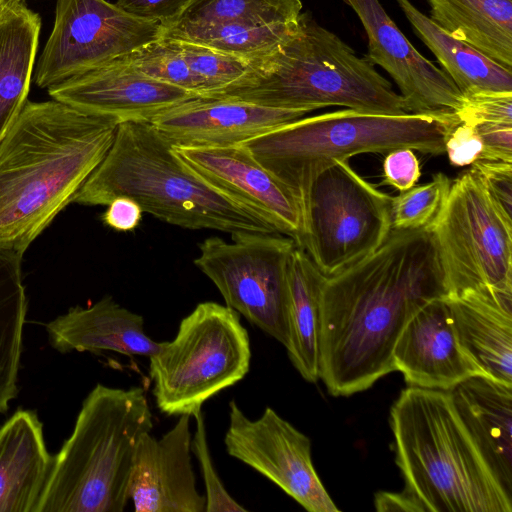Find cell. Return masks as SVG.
<instances>
[{"mask_svg": "<svg viewBox=\"0 0 512 512\" xmlns=\"http://www.w3.org/2000/svg\"><path fill=\"white\" fill-rule=\"evenodd\" d=\"M224 444L229 456L265 476L307 511H339L314 468L311 440L271 407L250 419L230 401Z\"/></svg>", "mask_w": 512, "mask_h": 512, "instance_id": "cell-13", "label": "cell"}, {"mask_svg": "<svg viewBox=\"0 0 512 512\" xmlns=\"http://www.w3.org/2000/svg\"><path fill=\"white\" fill-rule=\"evenodd\" d=\"M136 201L154 217L187 229L278 233L257 212L211 185L174 151L150 122H122L104 159L71 203L107 206Z\"/></svg>", "mask_w": 512, "mask_h": 512, "instance_id": "cell-4", "label": "cell"}, {"mask_svg": "<svg viewBox=\"0 0 512 512\" xmlns=\"http://www.w3.org/2000/svg\"><path fill=\"white\" fill-rule=\"evenodd\" d=\"M459 122L512 124V92H484L463 96L456 112Z\"/></svg>", "mask_w": 512, "mask_h": 512, "instance_id": "cell-35", "label": "cell"}, {"mask_svg": "<svg viewBox=\"0 0 512 512\" xmlns=\"http://www.w3.org/2000/svg\"><path fill=\"white\" fill-rule=\"evenodd\" d=\"M472 125L477 129L483 143L481 160L512 162V124L478 123Z\"/></svg>", "mask_w": 512, "mask_h": 512, "instance_id": "cell-40", "label": "cell"}, {"mask_svg": "<svg viewBox=\"0 0 512 512\" xmlns=\"http://www.w3.org/2000/svg\"><path fill=\"white\" fill-rule=\"evenodd\" d=\"M118 122L27 101L0 140V249L24 254L109 151Z\"/></svg>", "mask_w": 512, "mask_h": 512, "instance_id": "cell-2", "label": "cell"}, {"mask_svg": "<svg viewBox=\"0 0 512 512\" xmlns=\"http://www.w3.org/2000/svg\"><path fill=\"white\" fill-rule=\"evenodd\" d=\"M428 227L448 297L484 289L512 293V217L472 168L452 182Z\"/></svg>", "mask_w": 512, "mask_h": 512, "instance_id": "cell-10", "label": "cell"}, {"mask_svg": "<svg viewBox=\"0 0 512 512\" xmlns=\"http://www.w3.org/2000/svg\"><path fill=\"white\" fill-rule=\"evenodd\" d=\"M22 258L0 249V414L18 395V373L23 351L27 298L23 284Z\"/></svg>", "mask_w": 512, "mask_h": 512, "instance_id": "cell-28", "label": "cell"}, {"mask_svg": "<svg viewBox=\"0 0 512 512\" xmlns=\"http://www.w3.org/2000/svg\"><path fill=\"white\" fill-rule=\"evenodd\" d=\"M196 430L191 440V450L199 462L205 485V512H243L248 511L237 502L223 485L211 457L207 441L204 414L201 411L193 415Z\"/></svg>", "mask_w": 512, "mask_h": 512, "instance_id": "cell-34", "label": "cell"}, {"mask_svg": "<svg viewBox=\"0 0 512 512\" xmlns=\"http://www.w3.org/2000/svg\"><path fill=\"white\" fill-rule=\"evenodd\" d=\"M452 181L443 173L428 183L413 186L392 197V229L411 230L427 226L441 208Z\"/></svg>", "mask_w": 512, "mask_h": 512, "instance_id": "cell-32", "label": "cell"}, {"mask_svg": "<svg viewBox=\"0 0 512 512\" xmlns=\"http://www.w3.org/2000/svg\"><path fill=\"white\" fill-rule=\"evenodd\" d=\"M174 151L211 185L257 212L278 233L298 242L302 229L300 198L259 163L242 144L220 147L174 146Z\"/></svg>", "mask_w": 512, "mask_h": 512, "instance_id": "cell-15", "label": "cell"}, {"mask_svg": "<svg viewBox=\"0 0 512 512\" xmlns=\"http://www.w3.org/2000/svg\"><path fill=\"white\" fill-rule=\"evenodd\" d=\"M152 416L142 387L97 384L54 456L36 512H123L136 448L151 432Z\"/></svg>", "mask_w": 512, "mask_h": 512, "instance_id": "cell-6", "label": "cell"}, {"mask_svg": "<svg viewBox=\"0 0 512 512\" xmlns=\"http://www.w3.org/2000/svg\"><path fill=\"white\" fill-rule=\"evenodd\" d=\"M46 331L50 345L61 354L112 351L150 357L161 346L145 333L143 317L122 307L111 296L87 308H70L49 322Z\"/></svg>", "mask_w": 512, "mask_h": 512, "instance_id": "cell-20", "label": "cell"}, {"mask_svg": "<svg viewBox=\"0 0 512 512\" xmlns=\"http://www.w3.org/2000/svg\"><path fill=\"white\" fill-rule=\"evenodd\" d=\"M385 155L381 185H390L401 192L415 186L421 172L414 150L402 148Z\"/></svg>", "mask_w": 512, "mask_h": 512, "instance_id": "cell-39", "label": "cell"}, {"mask_svg": "<svg viewBox=\"0 0 512 512\" xmlns=\"http://www.w3.org/2000/svg\"><path fill=\"white\" fill-rule=\"evenodd\" d=\"M298 22L171 25L163 28L161 37L203 45L250 61L265 55L288 39L295 32Z\"/></svg>", "mask_w": 512, "mask_h": 512, "instance_id": "cell-29", "label": "cell"}, {"mask_svg": "<svg viewBox=\"0 0 512 512\" xmlns=\"http://www.w3.org/2000/svg\"><path fill=\"white\" fill-rule=\"evenodd\" d=\"M308 113L196 97L162 111L150 123L174 146L220 147L242 144Z\"/></svg>", "mask_w": 512, "mask_h": 512, "instance_id": "cell-18", "label": "cell"}, {"mask_svg": "<svg viewBox=\"0 0 512 512\" xmlns=\"http://www.w3.org/2000/svg\"><path fill=\"white\" fill-rule=\"evenodd\" d=\"M326 276L308 254L296 245L288 270V344L285 347L294 368L303 379H320V296Z\"/></svg>", "mask_w": 512, "mask_h": 512, "instance_id": "cell-25", "label": "cell"}, {"mask_svg": "<svg viewBox=\"0 0 512 512\" xmlns=\"http://www.w3.org/2000/svg\"><path fill=\"white\" fill-rule=\"evenodd\" d=\"M21 3H24V0H0V19Z\"/></svg>", "mask_w": 512, "mask_h": 512, "instance_id": "cell-42", "label": "cell"}, {"mask_svg": "<svg viewBox=\"0 0 512 512\" xmlns=\"http://www.w3.org/2000/svg\"><path fill=\"white\" fill-rule=\"evenodd\" d=\"M162 30L159 23L133 17L106 0H57L35 84L49 88L126 56L159 39Z\"/></svg>", "mask_w": 512, "mask_h": 512, "instance_id": "cell-12", "label": "cell"}, {"mask_svg": "<svg viewBox=\"0 0 512 512\" xmlns=\"http://www.w3.org/2000/svg\"><path fill=\"white\" fill-rule=\"evenodd\" d=\"M395 1L463 96L512 92V70L501 66L470 44L450 36L410 0Z\"/></svg>", "mask_w": 512, "mask_h": 512, "instance_id": "cell-24", "label": "cell"}, {"mask_svg": "<svg viewBox=\"0 0 512 512\" xmlns=\"http://www.w3.org/2000/svg\"><path fill=\"white\" fill-rule=\"evenodd\" d=\"M190 415L155 438L140 439L134 457L129 498L138 512H205V495L192 467Z\"/></svg>", "mask_w": 512, "mask_h": 512, "instance_id": "cell-17", "label": "cell"}, {"mask_svg": "<svg viewBox=\"0 0 512 512\" xmlns=\"http://www.w3.org/2000/svg\"><path fill=\"white\" fill-rule=\"evenodd\" d=\"M430 19L512 70V0H427Z\"/></svg>", "mask_w": 512, "mask_h": 512, "instance_id": "cell-26", "label": "cell"}, {"mask_svg": "<svg viewBox=\"0 0 512 512\" xmlns=\"http://www.w3.org/2000/svg\"><path fill=\"white\" fill-rule=\"evenodd\" d=\"M445 153L450 164L456 167L469 166L481 160L483 143L475 126L459 122L446 139Z\"/></svg>", "mask_w": 512, "mask_h": 512, "instance_id": "cell-38", "label": "cell"}, {"mask_svg": "<svg viewBox=\"0 0 512 512\" xmlns=\"http://www.w3.org/2000/svg\"><path fill=\"white\" fill-rule=\"evenodd\" d=\"M458 123L455 115H393L345 108L299 118L242 145L302 203L312 179L334 162L402 148L440 155Z\"/></svg>", "mask_w": 512, "mask_h": 512, "instance_id": "cell-7", "label": "cell"}, {"mask_svg": "<svg viewBox=\"0 0 512 512\" xmlns=\"http://www.w3.org/2000/svg\"><path fill=\"white\" fill-rule=\"evenodd\" d=\"M208 98L315 111L340 106L381 114L409 113L402 96L338 35L301 14L295 32L270 52L249 61L246 72Z\"/></svg>", "mask_w": 512, "mask_h": 512, "instance_id": "cell-5", "label": "cell"}, {"mask_svg": "<svg viewBox=\"0 0 512 512\" xmlns=\"http://www.w3.org/2000/svg\"><path fill=\"white\" fill-rule=\"evenodd\" d=\"M471 168L504 213L512 217V162L478 160Z\"/></svg>", "mask_w": 512, "mask_h": 512, "instance_id": "cell-36", "label": "cell"}, {"mask_svg": "<svg viewBox=\"0 0 512 512\" xmlns=\"http://www.w3.org/2000/svg\"><path fill=\"white\" fill-rule=\"evenodd\" d=\"M394 370L410 387L450 391L482 370L461 348L446 298L420 309L393 350Z\"/></svg>", "mask_w": 512, "mask_h": 512, "instance_id": "cell-19", "label": "cell"}, {"mask_svg": "<svg viewBox=\"0 0 512 512\" xmlns=\"http://www.w3.org/2000/svg\"><path fill=\"white\" fill-rule=\"evenodd\" d=\"M392 197L360 176L348 160L319 172L302 197L296 245L332 276L380 247L392 230Z\"/></svg>", "mask_w": 512, "mask_h": 512, "instance_id": "cell-9", "label": "cell"}, {"mask_svg": "<svg viewBox=\"0 0 512 512\" xmlns=\"http://www.w3.org/2000/svg\"><path fill=\"white\" fill-rule=\"evenodd\" d=\"M446 300L463 351L485 376L512 385V293L469 290Z\"/></svg>", "mask_w": 512, "mask_h": 512, "instance_id": "cell-21", "label": "cell"}, {"mask_svg": "<svg viewBox=\"0 0 512 512\" xmlns=\"http://www.w3.org/2000/svg\"><path fill=\"white\" fill-rule=\"evenodd\" d=\"M448 297L432 233L392 229L373 253L325 277L320 296V379L332 396L365 391L395 371L393 350L411 318Z\"/></svg>", "mask_w": 512, "mask_h": 512, "instance_id": "cell-1", "label": "cell"}, {"mask_svg": "<svg viewBox=\"0 0 512 512\" xmlns=\"http://www.w3.org/2000/svg\"><path fill=\"white\" fill-rule=\"evenodd\" d=\"M192 0H117L116 6L127 14L159 23L162 28L173 24Z\"/></svg>", "mask_w": 512, "mask_h": 512, "instance_id": "cell-37", "label": "cell"}, {"mask_svg": "<svg viewBox=\"0 0 512 512\" xmlns=\"http://www.w3.org/2000/svg\"><path fill=\"white\" fill-rule=\"evenodd\" d=\"M343 1L365 30L368 58L393 79L408 112L455 115L463 102L462 93L442 69L419 53L380 1Z\"/></svg>", "mask_w": 512, "mask_h": 512, "instance_id": "cell-14", "label": "cell"}, {"mask_svg": "<svg viewBox=\"0 0 512 512\" xmlns=\"http://www.w3.org/2000/svg\"><path fill=\"white\" fill-rule=\"evenodd\" d=\"M450 392L483 457L512 496V385L476 375Z\"/></svg>", "mask_w": 512, "mask_h": 512, "instance_id": "cell-23", "label": "cell"}, {"mask_svg": "<svg viewBox=\"0 0 512 512\" xmlns=\"http://www.w3.org/2000/svg\"><path fill=\"white\" fill-rule=\"evenodd\" d=\"M301 10L300 0H192L171 25L295 23Z\"/></svg>", "mask_w": 512, "mask_h": 512, "instance_id": "cell-30", "label": "cell"}, {"mask_svg": "<svg viewBox=\"0 0 512 512\" xmlns=\"http://www.w3.org/2000/svg\"><path fill=\"white\" fill-rule=\"evenodd\" d=\"M295 247L281 233L239 231L231 234V242L205 239L194 264L214 283L226 306L286 347L288 270Z\"/></svg>", "mask_w": 512, "mask_h": 512, "instance_id": "cell-11", "label": "cell"}, {"mask_svg": "<svg viewBox=\"0 0 512 512\" xmlns=\"http://www.w3.org/2000/svg\"><path fill=\"white\" fill-rule=\"evenodd\" d=\"M47 89L54 100L118 123L150 122L162 111L197 97L143 74L123 56Z\"/></svg>", "mask_w": 512, "mask_h": 512, "instance_id": "cell-16", "label": "cell"}, {"mask_svg": "<svg viewBox=\"0 0 512 512\" xmlns=\"http://www.w3.org/2000/svg\"><path fill=\"white\" fill-rule=\"evenodd\" d=\"M53 459L37 412H14L0 427V512H36Z\"/></svg>", "mask_w": 512, "mask_h": 512, "instance_id": "cell-22", "label": "cell"}, {"mask_svg": "<svg viewBox=\"0 0 512 512\" xmlns=\"http://www.w3.org/2000/svg\"><path fill=\"white\" fill-rule=\"evenodd\" d=\"M172 40L192 72L205 84L207 92L201 97L223 89L239 79L248 69L249 61L203 45Z\"/></svg>", "mask_w": 512, "mask_h": 512, "instance_id": "cell-33", "label": "cell"}, {"mask_svg": "<svg viewBox=\"0 0 512 512\" xmlns=\"http://www.w3.org/2000/svg\"><path fill=\"white\" fill-rule=\"evenodd\" d=\"M134 68L160 82L186 90L197 97L207 92L170 38L160 37L123 56Z\"/></svg>", "mask_w": 512, "mask_h": 512, "instance_id": "cell-31", "label": "cell"}, {"mask_svg": "<svg viewBox=\"0 0 512 512\" xmlns=\"http://www.w3.org/2000/svg\"><path fill=\"white\" fill-rule=\"evenodd\" d=\"M107 206L102 220L105 225L116 231H132L142 220L144 212L139 204L131 198L117 197Z\"/></svg>", "mask_w": 512, "mask_h": 512, "instance_id": "cell-41", "label": "cell"}, {"mask_svg": "<svg viewBox=\"0 0 512 512\" xmlns=\"http://www.w3.org/2000/svg\"><path fill=\"white\" fill-rule=\"evenodd\" d=\"M40 30L39 14L25 3L0 19V140L28 101Z\"/></svg>", "mask_w": 512, "mask_h": 512, "instance_id": "cell-27", "label": "cell"}, {"mask_svg": "<svg viewBox=\"0 0 512 512\" xmlns=\"http://www.w3.org/2000/svg\"><path fill=\"white\" fill-rule=\"evenodd\" d=\"M251 356L240 315L217 302L199 303L181 320L175 337L148 357L158 409L192 417L207 400L247 375Z\"/></svg>", "mask_w": 512, "mask_h": 512, "instance_id": "cell-8", "label": "cell"}, {"mask_svg": "<svg viewBox=\"0 0 512 512\" xmlns=\"http://www.w3.org/2000/svg\"><path fill=\"white\" fill-rule=\"evenodd\" d=\"M390 427L404 489L378 493V511L512 512V496L483 457L450 391L408 386L391 406Z\"/></svg>", "mask_w": 512, "mask_h": 512, "instance_id": "cell-3", "label": "cell"}]
</instances>
